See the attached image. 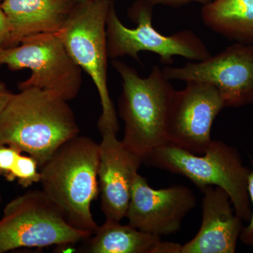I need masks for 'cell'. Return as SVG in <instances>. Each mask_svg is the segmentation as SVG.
<instances>
[{"mask_svg": "<svg viewBox=\"0 0 253 253\" xmlns=\"http://www.w3.org/2000/svg\"><path fill=\"white\" fill-rule=\"evenodd\" d=\"M68 102L36 87L13 94L0 114V144L18 148L41 168L61 145L79 135Z\"/></svg>", "mask_w": 253, "mask_h": 253, "instance_id": "1", "label": "cell"}, {"mask_svg": "<svg viewBox=\"0 0 253 253\" xmlns=\"http://www.w3.org/2000/svg\"><path fill=\"white\" fill-rule=\"evenodd\" d=\"M99 144L76 136L61 145L40 168L42 191L68 224L91 235L99 226L91 212L99 194Z\"/></svg>", "mask_w": 253, "mask_h": 253, "instance_id": "2", "label": "cell"}, {"mask_svg": "<svg viewBox=\"0 0 253 253\" xmlns=\"http://www.w3.org/2000/svg\"><path fill=\"white\" fill-rule=\"evenodd\" d=\"M112 64L122 80L119 113L125 125L123 143L142 159L167 144L168 116L175 89L163 70L154 66L147 78L114 59Z\"/></svg>", "mask_w": 253, "mask_h": 253, "instance_id": "3", "label": "cell"}, {"mask_svg": "<svg viewBox=\"0 0 253 253\" xmlns=\"http://www.w3.org/2000/svg\"><path fill=\"white\" fill-rule=\"evenodd\" d=\"M144 163L185 176L201 190L219 186L229 195L236 214L247 222L251 219L248 189L251 169L244 166L236 148L212 140L204 154L197 155L166 144L154 150Z\"/></svg>", "mask_w": 253, "mask_h": 253, "instance_id": "4", "label": "cell"}, {"mask_svg": "<svg viewBox=\"0 0 253 253\" xmlns=\"http://www.w3.org/2000/svg\"><path fill=\"white\" fill-rule=\"evenodd\" d=\"M112 0L78 1L61 31L57 33L78 66L90 76L97 89L101 106L98 121L100 133L118 132L119 123L108 86L106 18Z\"/></svg>", "mask_w": 253, "mask_h": 253, "instance_id": "5", "label": "cell"}, {"mask_svg": "<svg viewBox=\"0 0 253 253\" xmlns=\"http://www.w3.org/2000/svg\"><path fill=\"white\" fill-rule=\"evenodd\" d=\"M154 5L137 0L129 10V18L137 24L135 28L126 27L118 17L114 3L110 6L106 18V40L109 59L131 56L140 62L139 53L149 51L159 56L161 62L171 64L174 56L191 61L207 59L211 54L204 42L193 32L184 30L172 36H165L152 24Z\"/></svg>", "mask_w": 253, "mask_h": 253, "instance_id": "6", "label": "cell"}, {"mask_svg": "<svg viewBox=\"0 0 253 253\" xmlns=\"http://www.w3.org/2000/svg\"><path fill=\"white\" fill-rule=\"evenodd\" d=\"M89 233L75 229L42 191H30L10 201L0 219V253L20 248L75 245Z\"/></svg>", "mask_w": 253, "mask_h": 253, "instance_id": "7", "label": "cell"}, {"mask_svg": "<svg viewBox=\"0 0 253 253\" xmlns=\"http://www.w3.org/2000/svg\"><path fill=\"white\" fill-rule=\"evenodd\" d=\"M3 65L11 71L30 69L31 75L18 84V89L36 87L66 101L81 91L82 68L68 54L57 33L27 37L18 45L4 49Z\"/></svg>", "mask_w": 253, "mask_h": 253, "instance_id": "8", "label": "cell"}, {"mask_svg": "<svg viewBox=\"0 0 253 253\" xmlns=\"http://www.w3.org/2000/svg\"><path fill=\"white\" fill-rule=\"evenodd\" d=\"M169 81H199L217 88L225 107L253 103V45L238 42L204 61L163 68Z\"/></svg>", "mask_w": 253, "mask_h": 253, "instance_id": "9", "label": "cell"}, {"mask_svg": "<svg viewBox=\"0 0 253 253\" xmlns=\"http://www.w3.org/2000/svg\"><path fill=\"white\" fill-rule=\"evenodd\" d=\"M225 107L217 88L204 82H186L173 94L167 126V144L204 154L212 142L211 128Z\"/></svg>", "mask_w": 253, "mask_h": 253, "instance_id": "10", "label": "cell"}, {"mask_svg": "<svg viewBox=\"0 0 253 253\" xmlns=\"http://www.w3.org/2000/svg\"><path fill=\"white\" fill-rule=\"evenodd\" d=\"M196 205V196L189 188L175 185L155 189L138 173L126 212L129 224L160 236L175 234L186 216Z\"/></svg>", "mask_w": 253, "mask_h": 253, "instance_id": "11", "label": "cell"}, {"mask_svg": "<svg viewBox=\"0 0 253 253\" xmlns=\"http://www.w3.org/2000/svg\"><path fill=\"white\" fill-rule=\"evenodd\" d=\"M98 169L101 207L106 219L121 221L126 217L131 188L142 159L127 149L116 133H101Z\"/></svg>", "mask_w": 253, "mask_h": 253, "instance_id": "12", "label": "cell"}, {"mask_svg": "<svg viewBox=\"0 0 253 253\" xmlns=\"http://www.w3.org/2000/svg\"><path fill=\"white\" fill-rule=\"evenodd\" d=\"M202 221L196 235L182 245L181 253H234L243 227L227 193L219 186L201 190Z\"/></svg>", "mask_w": 253, "mask_h": 253, "instance_id": "13", "label": "cell"}, {"mask_svg": "<svg viewBox=\"0 0 253 253\" xmlns=\"http://www.w3.org/2000/svg\"><path fill=\"white\" fill-rule=\"evenodd\" d=\"M78 0H3L1 6L11 26L9 47L27 37L58 33Z\"/></svg>", "mask_w": 253, "mask_h": 253, "instance_id": "14", "label": "cell"}, {"mask_svg": "<svg viewBox=\"0 0 253 253\" xmlns=\"http://www.w3.org/2000/svg\"><path fill=\"white\" fill-rule=\"evenodd\" d=\"M201 18L207 27L244 44L253 43V0H214L204 4Z\"/></svg>", "mask_w": 253, "mask_h": 253, "instance_id": "15", "label": "cell"}, {"mask_svg": "<svg viewBox=\"0 0 253 253\" xmlns=\"http://www.w3.org/2000/svg\"><path fill=\"white\" fill-rule=\"evenodd\" d=\"M93 235L86 239V253H156L161 241L160 236L112 219H106Z\"/></svg>", "mask_w": 253, "mask_h": 253, "instance_id": "16", "label": "cell"}, {"mask_svg": "<svg viewBox=\"0 0 253 253\" xmlns=\"http://www.w3.org/2000/svg\"><path fill=\"white\" fill-rule=\"evenodd\" d=\"M11 145L0 144V175L27 188L41 181L38 161Z\"/></svg>", "mask_w": 253, "mask_h": 253, "instance_id": "17", "label": "cell"}, {"mask_svg": "<svg viewBox=\"0 0 253 253\" xmlns=\"http://www.w3.org/2000/svg\"><path fill=\"white\" fill-rule=\"evenodd\" d=\"M248 189H249L250 200L252 206V214L249 221V224L243 227L239 239L246 246L253 248V169L250 171L249 173Z\"/></svg>", "mask_w": 253, "mask_h": 253, "instance_id": "18", "label": "cell"}, {"mask_svg": "<svg viewBox=\"0 0 253 253\" xmlns=\"http://www.w3.org/2000/svg\"><path fill=\"white\" fill-rule=\"evenodd\" d=\"M11 38V26L7 16L0 4V46L9 48Z\"/></svg>", "mask_w": 253, "mask_h": 253, "instance_id": "19", "label": "cell"}, {"mask_svg": "<svg viewBox=\"0 0 253 253\" xmlns=\"http://www.w3.org/2000/svg\"><path fill=\"white\" fill-rule=\"evenodd\" d=\"M144 1H148L154 6L156 4H163L177 7V6H184V5L192 2L201 3L204 5L211 2L214 0H144Z\"/></svg>", "mask_w": 253, "mask_h": 253, "instance_id": "20", "label": "cell"}, {"mask_svg": "<svg viewBox=\"0 0 253 253\" xmlns=\"http://www.w3.org/2000/svg\"><path fill=\"white\" fill-rule=\"evenodd\" d=\"M182 245L161 241L156 249V253H181Z\"/></svg>", "mask_w": 253, "mask_h": 253, "instance_id": "21", "label": "cell"}, {"mask_svg": "<svg viewBox=\"0 0 253 253\" xmlns=\"http://www.w3.org/2000/svg\"><path fill=\"white\" fill-rule=\"evenodd\" d=\"M14 93L6 87L4 83L0 82V114L6 107Z\"/></svg>", "mask_w": 253, "mask_h": 253, "instance_id": "22", "label": "cell"}, {"mask_svg": "<svg viewBox=\"0 0 253 253\" xmlns=\"http://www.w3.org/2000/svg\"><path fill=\"white\" fill-rule=\"evenodd\" d=\"M5 48L0 46V67L3 65V56H4V51Z\"/></svg>", "mask_w": 253, "mask_h": 253, "instance_id": "23", "label": "cell"}, {"mask_svg": "<svg viewBox=\"0 0 253 253\" xmlns=\"http://www.w3.org/2000/svg\"><path fill=\"white\" fill-rule=\"evenodd\" d=\"M78 1H86V0H78Z\"/></svg>", "mask_w": 253, "mask_h": 253, "instance_id": "24", "label": "cell"}, {"mask_svg": "<svg viewBox=\"0 0 253 253\" xmlns=\"http://www.w3.org/2000/svg\"><path fill=\"white\" fill-rule=\"evenodd\" d=\"M1 193H0V203H1Z\"/></svg>", "mask_w": 253, "mask_h": 253, "instance_id": "25", "label": "cell"}, {"mask_svg": "<svg viewBox=\"0 0 253 253\" xmlns=\"http://www.w3.org/2000/svg\"><path fill=\"white\" fill-rule=\"evenodd\" d=\"M3 0H0V4H1V1H2Z\"/></svg>", "mask_w": 253, "mask_h": 253, "instance_id": "26", "label": "cell"}]
</instances>
